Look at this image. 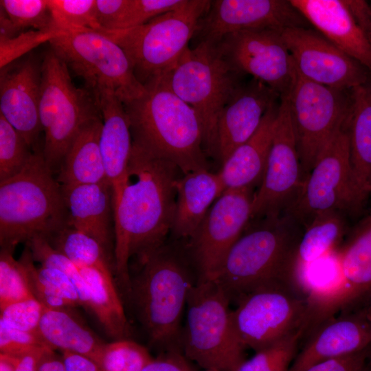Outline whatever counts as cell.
I'll list each match as a JSON object with an SVG mask.
<instances>
[{
    "label": "cell",
    "mask_w": 371,
    "mask_h": 371,
    "mask_svg": "<svg viewBox=\"0 0 371 371\" xmlns=\"http://www.w3.org/2000/svg\"><path fill=\"white\" fill-rule=\"evenodd\" d=\"M183 175L173 163L133 144L126 175L113 195L115 276L130 294L129 262L165 243L176 208V183Z\"/></svg>",
    "instance_id": "1"
},
{
    "label": "cell",
    "mask_w": 371,
    "mask_h": 371,
    "mask_svg": "<svg viewBox=\"0 0 371 371\" xmlns=\"http://www.w3.org/2000/svg\"><path fill=\"white\" fill-rule=\"evenodd\" d=\"M144 86L141 96L123 103L133 144L175 164L183 175L209 169L203 129L193 109L172 91L166 75Z\"/></svg>",
    "instance_id": "2"
},
{
    "label": "cell",
    "mask_w": 371,
    "mask_h": 371,
    "mask_svg": "<svg viewBox=\"0 0 371 371\" xmlns=\"http://www.w3.org/2000/svg\"><path fill=\"white\" fill-rule=\"evenodd\" d=\"M227 254L214 279L230 302L267 283L292 280L303 227L288 214L254 219ZM304 229V228H303Z\"/></svg>",
    "instance_id": "3"
},
{
    "label": "cell",
    "mask_w": 371,
    "mask_h": 371,
    "mask_svg": "<svg viewBox=\"0 0 371 371\" xmlns=\"http://www.w3.org/2000/svg\"><path fill=\"white\" fill-rule=\"evenodd\" d=\"M137 261L129 295L149 341L166 352H183L182 313L195 284L187 260L164 243Z\"/></svg>",
    "instance_id": "4"
},
{
    "label": "cell",
    "mask_w": 371,
    "mask_h": 371,
    "mask_svg": "<svg viewBox=\"0 0 371 371\" xmlns=\"http://www.w3.org/2000/svg\"><path fill=\"white\" fill-rule=\"evenodd\" d=\"M53 172L40 148L18 175L0 182L1 249L14 252L19 243L46 238L67 225L61 186Z\"/></svg>",
    "instance_id": "5"
},
{
    "label": "cell",
    "mask_w": 371,
    "mask_h": 371,
    "mask_svg": "<svg viewBox=\"0 0 371 371\" xmlns=\"http://www.w3.org/2000/svg\"><path fill=\"white\" fill-rule=\"evenodd\" d=\"M243 74L214 44L200 43L184 50L166 76L172 91L195 111L208 157L218 159V123L226 104L243 84Z\"/></svg>",
    "instance_id": "6"
},
{
    "label": "cell",
    "mask_w": 371,
    "mask_h": 371,
    "mask_svg": "<svg viewBox=\"0 0 371 371\" xmlns=\"http://www.w3.org/2000/svg\"><path fill=\"white\" fill-rule=\"evenodd\" d=\"M229 303L214 280H198L189 292L182 351L206 370L236 371L245 360V348L235 330Z\"/></svg>",
    "instance_id": "7"
},
{
    "label": "cell",
    "mask_w": 371,
    "mask_h": 371,
    "mask_svg": "<svg viewBox=\"0 0 371 371\" xmlns=\"http://www.w3.org/2000/svg\"><path fill=\"white\" fill-rule=\"evenodd\" d=\"M211 1L185 0L177 9L130 29L100 30L125 52L138 81L144 85L166 75L192 39Z\"/></svg>",
    "instance_id": "8"
},
{
    "label": "cell",
    "mask_w": 371,
    "mask_h": 371,
    "mask_svg": "<svg viewBox=\"0 0 371 371\" xmlns=\"http://www.w3.org/2000/svg\"><path fill=\"white\" fill-rule=\"evenodd\" d=\"M41 62L39 119L45 134L43 153L54 171L59 169L82 127L100 112L93 94L74 85L67 66L51 48Z\"/></svg>",
    "instance_id": "9"
},
{
    "label": "cell",
    "mask_w": 371,
    "mask_h": 371,
    "mask_svg": "<svg viewBox=\"0 0 371 371\" xmlns=\"http://www.w3.org/2000/svg\"><path fill=\"white\" fill-rule=\"evenodd\" d=\"M232 311L238 337L255 352L307 329V300L293 280H276L240 297Z\"/></svg>",
    "instance_id": "10"
},
{
    "label": "cell",
    "mask_w": 371,
    "mask_h": 371,
    "mask_svg": "<svg viewBox=\"0 0 371 371\" xmlns=\"http://www.w3.org/2000/svg\"><path fill=\"white\" fill-rule=\"evenodd\" d=\"M49 43L68 69L85 81L93 95L107 91L126 103L144 93V86L136 78L124 49L100 32L75 30Z\"/></svg>",
    "instance_id": "11"
},
{
    "label": "cell",
    "mask_w": 371,
    "mask_h": 371,
    "mask_svg": "<svg viewBox=\"0 0 371 371\" xmlns=\"http://www.w3.org/2000/svg\"><path fill=\"white\" fill-rule=\"evenodd\" d=\"M350 91L333 89L297 75L286 99L303 181L328 143L346 124L351 108Z\"/></svg>",
    "instance_id": "12"
},
{
    "label": "cell",
    "mask_w": 371,
    "mask_h": 371,
    "mask_svg": "<svg viewBox=\"0 0 371 371\" xmlns=\"http://www.w3.org/2000/svg\"><path fill=\"white\" fill-rule=\"evenodd\" d=\"M346 125L324 148L295 200L284 212L303 228L319 214L359 209Z\"/></svg>",
    "instance_id": "13"
},
{
    "label": "cell",
    "mask_w": 371,
    "mask_h": 371,
    "mask_svg": "<svg viewBox=\"0 0 371 371\" xmlns=\"http://www.w3.org/2000/svg\"><path fill=\"white\" fill-rule=\"evenodd\" d=\"M215 45L240 73L263 82L280 99L289 97L298 74L282 30H241L225 36Z\"/></svg>",
    "instance_id": "14"
},
{
    "label": "cell",
    "mask_w": 371,
    "mask_h": 371,
    "mask_svg": "<svg viewBox=\"0 0 371 371\" xmlns=\"http://www.w3.org/2000/svg\"><path fill=\"white\" fill-rule=\"evenodd\" d=\"M303 175L286 98H281L265 172L254 194L251 220L283 214L297 196Z\"/></svg>",
    "instance_id": "15"
},
{
    "label": "cell",
    "mask_w": 371,
    "mask_h": 371,
    "mask_svg": "<svg viewBox=\"0 0 371 371\" xmlns=\"http://www.w3.org/2000/svg\"><path fill=\"white\" fill-rule=\"evenodd\" d=\"M251 188L225 190L190 240L199 280H213L227 254L251 221Z\"/></svg>",
    "instance_id": "16"
},
{
    "label": "cell",
    "mask_w": 371,
    "mask_h": 371,
    "mask_svg": "<svg viewBox=\"0 0 371 371\" xmlns=\"http://www.w3.org/2000/svg\"><path fill=\"white\" fill-rule=\"evenodd\" d=\"M282 36L303 78L341 91L367 82L371 74L317 31L308 27L282 30Z\"/></svg>",
    "instance_id": "17"
},
{
    "label": "cell",
    "mask_w": 371,
    "mask_h": 371,
    "mask_svg": "<svg viewBox=\"0 0 371 371\" xmlns=\"http://www.w3.org/2000/svg\"><path fill=\"white\" fill-rule=\"evenodd\" d=\"M303 16L284 0H214L200 19L192 39L216 44L225 36L245 30L307 27Z\"/></svg>",
    "instance_id": "18"
},
{
    "label": "cell",
    "mask_w": 371,
    "mask_h": 371,
    "mask_svg": "<svg viewBox=\"0 0 371 371\" xmlns=\"http://www.w3.org/2000/svg\"><path fill=\"white\" fill-rule=\"evenodd\" d=\"M303 338L289 371H305L319 362L361 351L371 345L370 324L364 308H346L323 320ZM302 338V339H303Z\"/></svg>",
    "instance_id": "19"
},
{
    "label": "cell",
    "mask_w": 371,
    "mask_h": 371,
    "mask_svg": "<svg viewBox=\"0 0 371 371\" xmlns=\"http://www.w3.org/2000/svg\"><path fill=\"white\" fill-rule=\"evenodd\" d=\"M41 63L29 55L1 68L0 114L21 134L33 151L40 149Z\"/></svg>",
    "instance_id": "20"
},
{
    "label": "cell",
    "mask_w": 371,
    "mask_h": 371,
    "mask_svg": "<svg viewBox=\"0 0 371 371\" xmlns=\"http://www.w3.org/2000/svg\"><path fill=\"white\" fill-rule=\"evenodd\" d=\"M280 101L279 95L252 78L243 82L226 104L218 123V159L222 164L257 131L267 111Z\"/></svg>",
    "instance_id": "21"
},
{
    "label": "cell",
    "mask_w": 371,
    "mask_h": 371,
    "mask_svg": "<svg viewBox=\"0 0 371 371\" xmlns=\"http://www.w3.org/2000/svg\"><path fill=\"white\" fill-rule=\"evenodd\" d=\"M318 32L371 74V44L344 0H289Z\"/></svg>",
    "instance_id": "22"
},
{
    "label": "cell",
    "mask_w": 371,
    "mask_h": 371,
    "mask_svg": "<svg viewBox=\"0 0 371 371\" xmlns=\"http://www.w3.org/2000/svg\"><path fill=\"white\" fill-rule=\"evenodd\" d=\"M67 225L92 236L110 251L114 242L113 190L108 181L61 186Z\"/></svg>",
    "instance_id": "23"
},
{
    "label": "cell",
    "mask_w": 371,
    "mask_h": 371,
    "mask_svg": "<svg viewBox=\"0 0 371 371\" xmlns=\"http://www.w3.org/2000/svg\"><path fill=\"white\" fill-rule=\"evenodd\" d=\"M93 95L101 115L100 148L113 195L122 183L131 158L133 139L130 123L123 102L114 94L100 91Z\"/></svg>",
    "instance_id": "24"
},
{
    "label": "cell",
    "mask_w": 371,
    "mask_h": 371,
    "mask_svg": "<svg viewBox=\"0 0 371 371\" xmlns=\"http://www.w3.org/2000/svg\"><path fill=\"white\" fill-rule=\"evenodd\" d=\"M279 104L280 102L276 104L267 111L255 133L221 164L218 173L225 190L253 189L256 184H260L267 166Z\"/></svg>",
    "instance_id": "25"
},
{
    "label": "cell",
    "mask_w": 371,
    "mask_h": 371,
    "mask_svg": "<svg viewBox=\"0 0 371 371\" xmlns=\"http://www.w3.org/2000/svg\"><path fill=\"white\" fill-rule=\"evenodd\" d=\"M177 199L171 232L178 238L190 240L207 212L225 192L217 172L200 169L183 175L176 183Z\"/></svg>",
    "instance_id": "26"
},
{
    "label": "cell",
    "mask_w": 371,
    "mask_h": 371,
    "mask_svg": "<svg viewBox=\"0 0 371 371\" xmlns=\"http://www.w3.org/2000/svg\"><path fill=\"white\" fill-rule=\"evenodd\" d=\"M346 122L350 158L359 208L371 194V77L350 91Z\"/></svg>",
    "instance_id": "27"
},
{
    "label": "cell",
    "mask_w": 371,
    "mask_h": 371,
    "mask_svg": "<svg viewBox=\"0 0 371 371\" xmlns=\"http://www.w3.org/2000/svg\"><path fill=\"white\" fill-rule=\"evenodd\" d=\"M101 115L85 124L68 148L58 169L61 186L108 181L100 148Z\"/></svg>",
    "instance_id": "28"
},
{
    "label": "cell",
    "mask_w": 371,
    "mask_h": 371,
    "mask_svg": "<svg viewBox=\"0 0 371 371\" xmlns=\"http://www.w3.org/2000/svg\"><path fill=\"white\" fill-rule=\"evenodd\" d=\"M337 252L349 292L345 308L359 305L371 293V213L355 226Z\"/></svg>",
    "instance_id": "29"
},
{
    "label": "cell",
    "mask_w": 371,
    "mask_h": 371,
    "mask_svg": "<svg viewBox=\"0 0 371 371\" xmlns=\"http://www.w3.org/2000/svg\"><path fill=\"white\" fill-rule=\"evenodd\" d=\"M70 308H45L38 335L54 350L80 354L98 363L106 343L70 313Z\"/></svg>",
    "instance_id": "30"
},
{
    "label": "cell",
    "mask_w": 371,
    "mask_h": 371,
    "mask_svg": "<svg viewBox=\"0 0 371 371\" xmlns=\"http://www.w3.org/2000/svg\"><path fill=\"white\" fill-rule=\"evenodd\" d=\"M78 269L89 290V310L109 336L115 340L127 339L130 326L116 289L114 275L93 267Z\"/></svg>",
    "instance_id": "31"
},
{
    "label": "cell",
    "mask_w": 371,
    "mask_h": 371,
    "mask_svg": "<svg viewBox=\"0 0 371 371\" xmlns=\"http://www.w3.org/2000/svg\"><path fill=\"white\" fill-rule=\"evenodd\" d=\"M346 234L344 212L330 211L315 216L303 229L296 251L293 274L336 251Z\"/></svg>",
    "instance_id": "32"
},
{
    "label": "cell",
    "mask_w": 371,
    "mask_h": 371,
    "mask_svg": "<svg viewBox=\"0 0 371 371\" xmlns=\"http://www.w3.org/2000/svg\"><path fill=\"white\" fill-rule=\"evenodd\" d=\"M20 260L26 269L33 296L45 308H66L80 305L77 289L63 271L41 265L36 268L27 247L23 251Z\"/></svg>",
    "instance_id": "33"
},
{
    "label": "cell",
    "mask_w": 371,
    "mask_h": 371,
    "mask_svg": "<svg viewBox=\"0 0 371 371\" xmlns=\"http://www.w3.org/2000/svg\"><path fill=\"white\" fill-rule=\"evenodd\" d=\"M45 239L78 268L93 267L115 276L109 251L89 234L67 225Z\"/></svg>",
    "instance_id": "34"
},
{
    "label": "cell",
    "mask_w": 371,
    "mask_h": 371,
    "mask_svg": "<svg viewBox=\"0 0 371 371\" xmlns=\"http://www.w3.org/2000/svg\"><path fill=\"white\" fill-rule=\"evenodd\" d=\"M153 360L145 347L122 339L105 344L98 364L102 371H142Z\"/></svg>",
    "instance_id": "35"
},
{
    "label": "cell",
    "mask_w": 371,
    "mask_h": 371,
    "mask_svg": "<svg viewBox=\"0 0 371 371\" xmlns=\"http://www.w3.org/2000/svg\"><path fill=\"white\" fill-rule=\"evenodd\" d=\"M33 153L21 134L0 114V182L18 175Z\"/></svg>",
    "instance_id": "36"
},
{
    "label": "cell",
    "mask_w": 371,
    "mask_h": 371,
    "mask_svg": "<svg viewBox=\"0 0 371 371\" xmlns=\"http://www.w3.org/2000/svg\"><path fill=\"white\" fill-rule=\"evenodd\" d=\"M33 260L41 266L58 269L65 273L77 289L80 306L89 310L90 295L87 282L78 267L52 247L43 237H35L26 243Z\"/></svg>",
    "instance_id": "37"
},
{
    "label": "cell",
    "mask_w": 371,
    "mask_h": 371,
    "mask_svg": "<svg viewBox=\"0 0 371 371\" xmlns=\"http://www.w3.org/2000/svg\"><path fill=\"white\" fill-rule=\"evenodd\" d=\"M303 335L304 332L297 333L256 352L236 371H289Z\"/></svg>",
    "instance_id": "38"
},
{
    "label": "cell",
    "mask_w": 371,
    "mask_h": 371,
    "mask_svg": "<svg viewBox=\"0 0 371 371\" xmlns=\"http://www.w3.org/2000/svg\"><path fill=\"white\" fill-rule=\"evenodd\" d=\"M55 27L72 32L100 30L95 15V0H47Z\"/></svg>",
    "instance_id": "39"
},
{
    "label": "cell",
    "mask_w": 371,
    "mask_h": 371,
    "mask_svg": "<svg viewBox=\"0 0 371 371\" xmlns=\"http://www.w3.org/2000/svg\"><path fill=\"white\" fill-rule=\"evenodd\" d=\"M0 8L21 33L29 28L58 30L55 27L47 0H1Z\"/></svg>",
    "instance_id": "40"
},
{
    "label": "cell",
    "mask_w": 371,
    "mask_h": 371,
    "mask_svg": "<svg viewBox=\"0 0 371 371\" xmlns=\"http://www.w3.org/2000/svg\"><path fill=\"white\" fill-rule=\"evenodd\" d=\"M13 251L1 249L0 308L23 300L34 297L23 262L13 257Z\"/></svg>",
    "instance_id": "41"
},
{
    "label": "cell",
    "mask_w": 371,
    "mask_h": 371,
    "mask_svg": "<svg viewBox=\"0 0 371 371\" xmlns=\"http://www.w3.org/2000/svg\"><path fill=\"white\" fill-rule=\"evenodd\" d=\"M184 1L185 0H127L111 30H126L142 25L156 16L177 9Z\"/></svg>",
    "instance_id": "42"
},
{
    "label": "cell",
    "mask_w": 371,
    "mask_h": 371,
    "mask_svg": "<svg viewBox=\"0 0 371 371\" xmlns=\"http://www.w3.org/2000/svg\"><path fill=\"white\" fill-rule=\"evenodd\" d=\"M69 32H70L60 30H30L23 32L12 38L1 39V68L16 61L19 58H21L39 45L47 41L49 42L52 39Z\"/></svg>",
    "instance_id": "43"
},
{
    "label": "cell",
    "mask_w": 371,
    "mask_h": 371,
    "mask_svg": "<svg viewBox=\"0 0 371 371\" xmlns=\"http://www.w3.org/2000/svg\"><path fill=\"white\" fill-rule=\"evenodd\" d=\"M44 308L35 297L23 300L0 308V320L12 328L38 335Z\"/></svg>",
    "instance_id": "44"
},
{
    "label": "cell",
    "mask_w": 371,
    "mask_h": 371,
    "mask_svg": "<svg viewBox=\"0 0 371 371\" xmlns=\"http://www.w3.org/2000/svg\"><path fill=\"white\" fill-rule=\"evenodd\" d=\"M45 347L49 348L39 335L12 328L0 320V353L20 358Z\"/></svg>",
    "instance_id": "45"
},
{
    "label": "cell",
    "mask_w": 371,
    "mask_h": 371,
    "mask_svg": "<svg viewBox=\"0 0 371 371\" xmlns=\"http://www.w3.org/2000/svg\"><path fill=\"white\" fill-rule=\"evenodd\" d=\"M371 362V345L353 354L323 361L305 371H367Z\"/></svg>",
    "instance_id": "46"
},
{
    "label": "cell",
    "mask_w": 371,
    "mask_h": 371,
    "mask_svg": "<svg viewBox=\"0 0 371 371\" xmlns=\"http://www.w3.org/2000/svg\"><path fill=\"white\" fill-rule=\"evenodd\" d=\"M127 0H95V15L100 30H111Z\"/></svg>",
    "instance_id": "47"
},
{
    "label": "cell",
    "mask_w": 371,
    "mask_h": 371,
    "mask_svg": "<svg viewBox=\"0 0 371 371\" xmlns=\"http://www.w3.org/2000/svg\"><path fill=\"white\" fill-rule=\"evenodd\" d=\"M142 371H192L186 357L180 352H166L154 359Z\"/></svg>",
    "instance_id": "48"
},
{
    "label": "cell",
    "mask_w": 371,
    "mask_h": 371,
    "mask_svg": "<svg viewBox=\"0 0 371 371\" xmlns=\"http://www.w3.org/2000/svg\"><path fill=\"white\" fill-rule=\"evenodd\" d=\"M344 2L371 44V3L363 0H344Z\"/></svg>",
    "instance_id": "49"
},
{
    "label": "cell",
    "mask_w": 371,
    "mask_h": 371,
    "mask_svg": "<svg viewBox=\"0 0 371 371\" xmlns=\"http://www.w3.org/2000/svg\"><path fill=\"white\" fill-rule=\"evenodd\" d=\"M62 358L66 371H102L95 361L80 354L63 351Z\"/></svg>",
    "instance_id": "50"
},
{
    "label": "cell",
    "mask_w": 371,
    "mask_h": 371,
    "mask_svg": "<svg viewBox=\"0 0 371 371\" xmlns=\"http://www.w3.org/2000/svg\"><path fill=\"white\" fill-rule=\"evenodd\" d=\"M36 371H66L62 357L58 356L54 350H47L40 359Z\"/></svg>",
    "instance_id": "51"
},
{
    "label": "cell",
    "mask_w": 371,
    "mask_h": 371,
    "mask_svg": "<svg viewBox=\"0 0 371 371\" xmlns=\"http://www.w3.org/2000/svg\"><path fill=\"white\" fill-rule=\"evenodd\" d=\"M48 347L41 348L20 357L16 371H36L38 363Z\"/></svg>",
    "instance_id": "52"
},
{
    "label": "cell",
    "mask_w": 371,
    "mask_h": 371,
    "mask_svg": "<svg viewBox=\"0 0 371 371\" xmlns=\"http://www.w3.org/2000/svg\"><path fill=\"white\" fill-rule=\"evenodd\" d=\"M20 34L6 13L0 8V40L12 38Z\"/></svg>",
    "instance_id": "53"
},
{
    "label": "cell",
    "mask_w": 371,
    "mask_h": 371,
    "mask_svg": "<svg viewBox=\"0 0 371 371\" xmlns=\"http://www.w3.org/2000/svg\"><path fill=\"white\" fill-rule=\"evenodd\" d=\"M19 357L0 353V371H16Z\"/></svg>",
    "instance_id": "54"
},
{
    "label": "cell",
    "mask_w": 371,
    "mask_h": 371,
    "mask_svg": "<svg viewBox=\"0 0 371 371\" xmlns=\"http://www.w3.org/2000/svg\"><path fill=\"white\" fill-rule=\"evenodd\" d=\"M366 301H369V305H368L367 307H363V308L367 311L371 312V293L364 302H366Z\"/></svg>",
    "instance_id": "55"
},
{
    "label": "cell",
    "mask_w": 371,
    "mask_h": 371,
    "mask_svg": "<svg viewBox=\"0 0 371 371\" xmlns=\"http://www.w3.org/2000/svg\"><path fill=\"white\" fill-rule=\"evenodd\" d=\"M364 310L366 312L367 317H368V321H369L370 329V335H371V312L367 311L365 308H364Z\"/></svg>",
    "instance_id": "56"
},
{
    "label": "cell",
    "mask_w": 371,
    "mask_h": 371,
    "mask_svg": "<svg viewBox=\"0 0 371 371\" xmlns=\"http://www.w3.org/2000/svg\"><path fill=\"white\" fill-rule=\"evenodd\" d=\"M367 371H371V362H370V366H369V367H368Z\"/></svg>",
    "instance_id": "57"
},
{
    "label": "cell",
    "mask_w": 371,
    "mask_h": 371,
    "mask_svg": "<svg viewBox=\"0 0 371 371\" xmlns=\"http://www.w3.org/2000/svg\"><path fill=\"white\" fill-rule=\"evenodd\" d=\"M205 371H214V370H206Z\"/></svg>",
    "instance_id": "58"
}]
</instances>
